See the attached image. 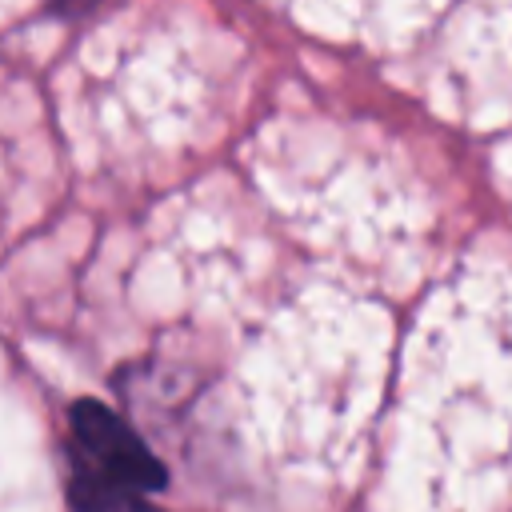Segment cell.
I'll return each mask as SVG.
<instances>
[{
	"label": "cell",
	"mask_w": 512,
	"mask_h": 512,
	"mask_svg": "<svg viewBox=\"0 0 512 512\" xmlns=\"http://www.w3.org/2000/svg\"><path fill=\"white\" fill-rule=\"evenodd\" d=\"M68 472L120 484L144 496L164 492L168 468L144 436L108 404L84 396L68 408Z\"/></svg>",
	"instance_id": "obj_1"
},
{
	"label": "cell",
	"mask_w": 512,
	"mask_h": 512,
	"mask_svg": "<svg viewBox=\"0 0 512 512\" xmlns=\"http://www.w3.org/2000/svg\"><path fill=\"white\" fill-rule=\"evenodd\" d=\"M68 504H72V512H156L144 492L104 484V480H92L80 472H68Z\"/></svg>",
	"instance_id": "obj_2"
},
{
	"label": "cell",
	"mask_w": 512,
	"mask_h": 512,
	"mask_svg": "<svg viewBox=\"0 0 512 512\" xmlns=\"http://www.w3.org/2000/svg\"><path fill=\"white\" fill-rule=\"evenodd\" d=\"M92 4H96V0H48V8H52L56 16H84Z\"/></svg>",
	"instance_id": "obj_3"
}]
</instances>
